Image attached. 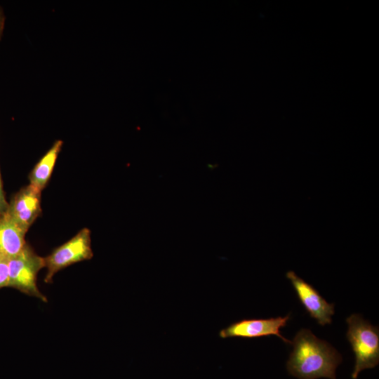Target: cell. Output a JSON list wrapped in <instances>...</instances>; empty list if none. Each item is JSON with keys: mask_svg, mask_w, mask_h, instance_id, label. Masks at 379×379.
<instances>
[{"mask_svg": "<svg viewBox=\"0 0 379 379\" xmlns=\"http://www.w3.org/2000/svg\"><path fill=\"white\" fill-rule=\"evenodd\" d=\"M0 202L1 204H3L4 205L7 206L6 202L5 201V198H4V192H3V187H2V183H1V177H0Z\"/></svg>", "mask_w": 379, "mask_h": 379, "instance_id": "cell-12", "label": "cell"}, {"mask_svg": "<svg viewBox=\"0 0 379 379\" xmlns=\"http://www.w3.org/2000/svg\"><path fill=\"white\" fill-rule=\"evenodd\" d=\"M7 207V206L4 205L0 202V215L6 211Z\"/></svg>", "mask_w": 379, "mask_h": 379, "instance_id": "cell-13", "label": "cell"}, {"mask_svg": "<svg viewBox=\"0 0 379 379\" xmlns=\"http://www.w3.org/2000/svg\"><path fill=\"white\" fill-rule=\"evenodd\" d=\"M62 144V140H56L34 166L29 174V184L41 192L46 187L51 178Z\"/></svg>", "mask_w": 379, "mask_h": 379, "instance_id": "cell-9", "label": "cell"}, {"mask_svg": "<svg viewBox=\"0 0 379 379\" xmlns=\"http://www.w3.org/2000/svg\"><path fill=\"white\" fill-rule=\"evenodd\" d=\"M24 231L7 213L0 215V255L13 257L26 245Z\"/></svg>", "mask_w": 379, "mask_h": 379, "instance_id": "cell-8", "label": "cell"}, {"mask_svg": "<svg viewBox=\"0 0 379 379\" xmlns=\"http://www.w3.org/2000/svg\"><path fill=\"white\" fill-rule=\"evenodd\" d=\"M5 23V16L2 8L0 7V39L2 36Z\"/></svg>", "mask_w": 379, "mask_h": 379, "instance_id": "cell-11", "label": "cell"}, {"mask_svg": "<svg viewBox=\"0 0 379 379\" xmlns=\"http://www.w3.org/2000/svg\"><path fill=\"white\" fill-rule=\"evenodd\" d=\"M93 256L91 232L88 228H84L44 258L47 269L44 281L51 283L58 272L74 263L90 260Z\"/></svg>", "mask_w": 379, "mask_h": 379, "instance_id": "cell-4", "label": "cell"}, {"mask_svg": "<svg viewBox=\"0 0 379 379\" xmlns=\"http://www.w3.org/2000/svg\"><path fill=\"white\" fill-rule=\"evenodd\" d=\"M8 258L0 255V288L8 285Z\"/></svg>", "mask_w": 379, "mask_h": 379, "instance_id": "cell-10", "label": "cell"}, {"mask_svg": "<svg viewBox=\"0 0 379 379\" xmlns=\"http://www.w3.org/2000/svg\"><path fill=\"white\" fill-rule=\"evenodd\" d=\"M41 192L29 184L15 194L7 207V213L26 232L41 213Z\"/></svg>", "mask_w": 379, "mask_h": 379, "instance_id": "cell-7", "label": "cell"}, {"mask_svg": "<svg viewBox=\"0 0 379 379\" xmlns=\"http://www.w3.org/2000/svg\"><path fill=\"white\" fill-rule=\"evenodd\" d=\"M8 287L15 288L44 302L48 301L36 284L39 270L45 267L44 258L38 255L32 248L26 244L19 253L8 258Z\"/></svg>", "mask_w": 379, "mask_h": 379, "instance_id": "cell-3", "label": "cell"}, {"mask_svg": "<svg viewBox=\"0 0 379 379\" xmlns=\"http://www.w3.org/2000/svg\"><path fill=\"white\" fill-rule=\"evenodd\" d=\"M290 316L291 314H288L285 317L268 319H244L222 329L219 333V336L221 338H256L275 335L285 343L291 345V340H288L281 333V329L286 326Z\"/></svg>", "mask_w": 379, "mask_h": 379, "instance_id": "cell-5", "label": "cell"}, {"mask_svg": "<svg viewBox=\"0 0 379 379\" xmlns=\"http://www.w3.org/2000/svg\"><path fill=\"white\" fill-rule=\"evenodd\" d=\"M293 351L286 362L290 375L298 379L335 378L341 354L327 341L310 329H300L291 341Z\"/></svg>", "mask_w": 379, "mask_h": 379, "instance_id": "cell-1", "label": "cell"}, {"mask_svg": "<svg viewBox=\"0 0 379 379\" xmlns=\"http://www.w3.org/2000/svg\"><path fill=\"white\" fill-rule=\"evenodd\" d=\"M347 338L354 354L355 364L352 378L359 373L373 368L379 363V331L359 314H352L347 318Z\"/></svg>", "mask_w": 379, "mask_h": 379, "instance_id": "cell-2", "label": "cell"}, {"mask_svg": "<svg viewBox=\"0 0 379 379\" xmlns=\"http://www.w3.org/2000/svg\"><path fill=\"white\" fill-rule=\"evenodd\" d=\"M286 277L291 281L296 295L310 316L321 326L332 323L334 303L328 302L311 284L288 271Z\"/></svg>", "mask_w": 379, "mask_h": 379, "instance_id": "cell-6", "label": "cell"}]
</instances>
